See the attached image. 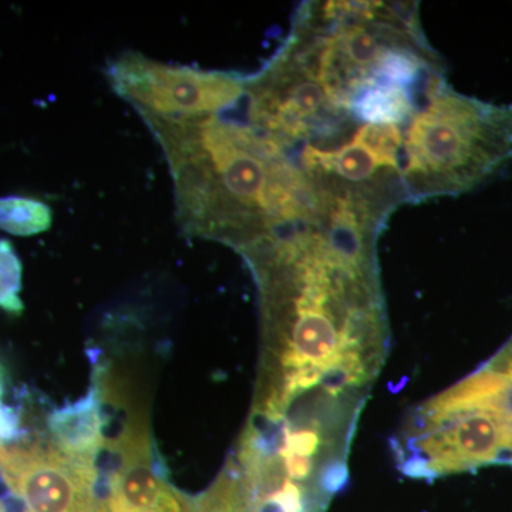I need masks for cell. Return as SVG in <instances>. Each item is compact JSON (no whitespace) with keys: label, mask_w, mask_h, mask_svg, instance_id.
Wrapping results in <instances>:
<instances>
[{"label":"cell","mask_w":512,"mask_h":512,"mask_svg":"<svg viewBox=\"0 0 512 512\" xmlns=\"http://www.w3.org/2000/svg\"><path fill=\"white\" fill-rule=\"evenodd\" d=\"M377 242L303 224L245 251L281 377L271 397L365 406L389 348Z\"/></svg>","instance_id":"1"},{"label":"cell","mask_w":512,"mask_h":512,"mask_svg":"<svg viewBox=\"0 0 512 512\" xmlns=\"http://www.w3.org/2000/svg\"><path fill=\"white\" fill-rule=\"evenodd\" d=\"M143 120L170 168L185 234L241 254L284 229L318 222L295 161L251 124L218 114Z\"/></svg>","instance_id":"2"},{"label":"cell","mask_w":512,"mask_h":512,"mask_svg":"<svg viewBox=\"0 0 512 512\" xmlns=\"http://www.w3.org/2000/svg\"><path fill=\"white\" fill-rule=\"evenodd\" d=\"M512 161V104L487 103L444 80L404 131L407 202L457 197Z\"/></svg>","instance_id":"3"},{"label":"cell","mask_w":512,"mask_h":512,"mask_svg":"<svg viewBox=\"0 0 512 512\" xmlns=\"http://www.w3.org/2000/svg\"><path fill=\"white\" fill-rule=\"evenodd\" d=\"M114 92L143 117L195 119L237 106L247 93V76L221 70L173 66L140 52H124L107 67Z\"/></svg>","instance_id":"4"},{"label":"cell","mask_w":512,"mask_h":512,"mask_svg":"<svg viewBox=\"0 0 512 512\" xmlns=\"http://www.w3.org/2000/svg\"><path fill=\"white\" fill-rule=\"evenodd\" d=\"M0 478L23 512H109L96 463L67 456L52 443L0 444Z\"/></svg>","instance_id":"5"},{"label":"cell","mask_w":512,"mask_h":512,"mask_svg":"<svg viewBox=\"0 0 512 512\" xmlns=\"http://www.w3.org/2000/svg\"><path fill=\"white\" fill-rule=\"evenodd\" d=\"M117 451L121 463L110 478V512H183L181 501L151 464L144 434H127Z\"/></svg>","instance_id":"6"},{"label":"cell","mask_w":512,"mask_h":512,"mask_svg":"<svg viewBox=\"0 0 512 512\" xmlns=\"http://www.w3.org/2000/svg\"><path fill=\"white\" fill-rule=\"evenodd\" d=\"M47 429L56 448L67 456L93 461L103 447V414L97 389L77 402L53 410L47 417Z\"/></svg>","instance_id":"7"},{"label":"cell","mask_w":512,"mask_h":512,"mask_svg":"<svg viewBox=\"0 0 512 512\" xmlns=\"http://www.w3.org/2000/svg\"><path fill=\"white\" fill-rule=\"evenodd\" d=\"M180 501L183 512H255L247 488L231 466L200 497Z\"/></svg>","instance_id":"8"},{"label":"cell","mask_w":512,"mask_h":512,"mask_svg":"<svg viewBox=\"0 0 512 512\" xmlns=\"http://www.w3.org/2000/svg\"><path fill=\"white\" fill-rule=\"evenodd\" d=\"M53 212L45 202L25 197L0 198V229L18 237H32L52 227Z\"/></svg>","instance_id":"9"},{"label":"cell","mask_w":512,"mask_h":512,"mask_svg":"<svg viewBox=\"0 0 512 512\" xmlns=\"http://www.w3.org/2000/svg\"><path fill=\"white\" fill-rule=\"evenodd\" d=\"M22 262L16 255L12 244L0 239V309L19 315L23 311L22 299Z\"/></svg>","instance_id":"10"},{"label":"cell","mask_w":512,"mask_h":512,"mask_svg":"<svg viewBox=\"0 0 512 512\" xmlns=\"http://www.w3.org/2000/svg\"><path fill=\"white\" fill-rule=\"evenodd\" d=\"M2 396H3V383H2V380H0V407L3 406Z\"/></svg>","instance_id":"11"}]
</instances>
